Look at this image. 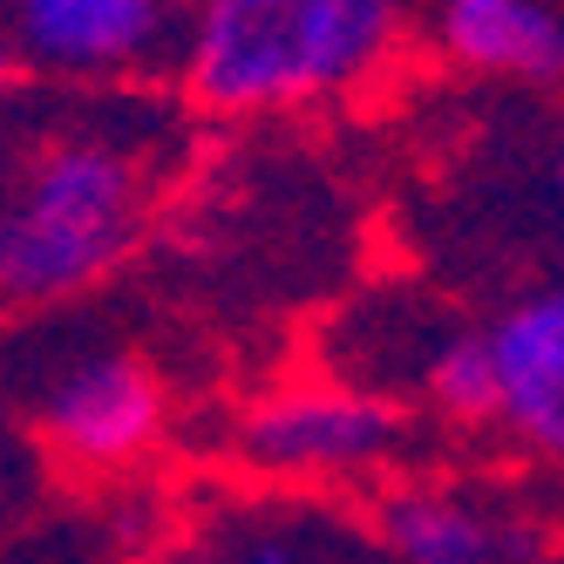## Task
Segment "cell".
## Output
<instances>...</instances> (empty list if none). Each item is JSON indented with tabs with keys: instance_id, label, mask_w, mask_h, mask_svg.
Returning a JSON list of instances; mask_svg holds the SVG:
<instances>
[{
	"instance_id": "1",
	"label": "cell",
	"mask_w": 564,
	"mask_h": 564,
	"mask_svg": "<svg viewBox=\"0 0 564 564\" xmlns=\"http://www.w3.org/2000/svg\"><path fill=\"white\" fill-rule=\"evenodd\" d=\"M177 171L164 109L102 96L0 137V313L55 306L123 265Z\"/></svg>"
},
{
	"instance_id": "6",
	"label": "cell",
	"mask_w": 564,
	"mask_h": 564,
	"mask_svg": "<svg viewBox=\"0 0 564 564\" xmlns=\"http://www.w3.org/2000/svg\"><path fill=\"white\" fill-rule=\"evenodd\" d=\"M368 538L388 564H544V531L497 497L442 476H394L368 497Z\"/></svg>"
},
{
	"instance_id": "12",
	"label": "cell",
	"mask_w": 564,
	"mask_h": 564,
	"mask_svg": "<svg viewBox=\"0 0 564 564\" xmlns=\"http://www.w3.org/2000/svg\"><path fill=\"white\" fill-rule=\"evenodd\" d=\"M14 75H21V62H14V48L0 42V102H8V89H14Z\"/></svg>"
},
{
	"instance_id": "3",
	"label": "cell",
	"mask_w": 564,
	"mask_h": 564,
	"mask_svg": "<svg viewBox=\"0 0 564 564\" xmlns=\"http://www.w3.org/2000/svg\"><path fill=\"white\" fill-rule=\"evenodd\" d=\"M409 442H415V415L401 401L354 388L340 375H306L246 401L225 456L252 490L340 503L347 490L375 497L381 482H394L409 463Z\"/></svg>"
},
{
	"instance_id": "11",
	"label": "cell",
	"mask_w": 564,
	"mask_h": 564,
	"mask_svg": "<svg viewBox=\"0 0 564 564\" xmlns=\"http://www.w3.org/2000/svg\"><path fill=\"white\" fill-rule=\"evenodd\" d=\"M143 564H231V557H225V551H218V544H212V538H205V531L191 523L184 538H171L164 551H150Z\"/></svg>"
},
{
	"instance_id": "8",
	"label": "cell",
	"mask_w": 564,
	"mask_h": 564,
	"mask_svg": "<svg viewBox=\"0 0 564 564\" xmlns=\"http://www.w3.org/2000/svg\"><path fill=\"white\" fill-rule=\"evenodd\" d=\"M422 42L517 89H564V0H422Z\"/></svg>"
},
{
	"instance_id": "4",
	"label": "cell",
	"mask_w": 564,
	"mask_h": 564,
	"mask_svg": "<svg viewBox=\"0 0 564 564\" xmlns=\"http://www.w3.org/2000/svg\"><path fill=\"white\" fill-rule=\"evenodd\" d=\"M197 0H0V42L21 68L83 89L177 75Z\"/></svg>"
},
{
	"instance_id": "2",
	"label": "cell",
	"mask_w": 564,
	"mask_h": 564,
	"mask_svg": "<svg viewBox=\"0 0 564 564\" xmlns=\"http://www.w3.org/2000/svg\"><path fill=\"white\" fill-rule=\"evenodd\" d=\"M415 34L422 0H197L177 89L218 123L347 109L409 62Z\"/></svg>"
},
{
	"instance_id": "7",
	"label": "cell",
	"mask_w": 564,
	"mask_h": 564,
	"mask_svg": "<svg viewBox=\"0 0 564 564\" xmlns=\"http://www.w3.org/2000/svg\"><path fill=\"white\" fill-rule=\"evenodd\" d=\"M497 375V415L490 435L523 449L531 463L564 469V279L523 286L482 319Z\"/></svg>"
},
{
	"instance_id": "10",
	"label": "cell",
	"mask_w": 564,
	"mask_h": 564,
	"mask_svg": "<svg viewBox=\"0 0 564 564\" xmlns=\"http://www.w3.org/2000/svg\"><path fill=\"white\" fill-rule=\"evenodd\" d=\"M21 490H28V456H21V442H14L8 429H0V523L14 517Z\"/></svg>"
},
{
	"instance_id": "9",
	"label": "cell",
	"mask_w": 564,
	"mask_h": 564,
	"mask_svg": "<svg viewBox=\"0 0 564 564\" xmlns=\"http://www.w3.org/2000/svg\"><path fill=\"white\" fill-rule=\"evenodd\" d=\"M538 197H544V225H551V259H557V279H564V143L544 156Z\"/></svg>"
},
{
	"instance_id": "5",
	"label": "cell",
	"mask_w": 564,
	"mask_h": 564,
	"mask_svg": "<svg viewBox=\"0 0 564 564\" xmlns=\"http://www.w3.org/2000/svg\"><path fill=\"white\" fill-rule=\"evenodd\" d=\"M164 381L143 354H75L34 401V435L68 469H130L164 435Z\"/></svg>"
}]
</instances>
